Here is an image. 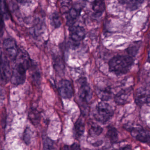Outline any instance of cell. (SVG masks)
Wrapping results in <instances>:
<instances>
[{"mask_svg": "<svg viewBox=\"0 0 150 150\" xmlns=\"http://www.w3.org/2000/svg\"><path fill=\"white\" fill-rule=\"evenodd\" d=\"M85 129V122L84 119L79 117L77 120L74 126V135L77 138H79L84 134Z\"/></svg>", "mask_w": 150, "mask_h": 150, "instance_id": "obj_14", "label": "cell"}, {"mask_svg": "<svg viewBox=\"0 0 150 150\" xmlns=\"http://www.w3.org/2000/svg\"><path fill=\"white\" fill-rule=\"evenodd\" d=\"M118 150H132V147L130 145H126L125 146L120 148Z\"/></svg>", "mask_w": 150, "mask_h": 150, "instance_id": "obj_28", "label": "cell"}, {"mask_svg": "<svg viewBox=\"0 0 150 150\" xmlns=\"http://www.w3.org/2000/svg\"><path fill=\"white\" fill-rule=\"evenodd\" d=\"M12 72L9 61L5 57L0 63V78L4 82H8L10 80Z\"/></svg>", "mask_w": 150, "mask_h": 150, "instance_id": "obj_11", "label": "cell"}, {"mask_svg": "<svg viewBox=\"0 0 150 150\" xmlns=\"http://www.w3.org/2000/svg\"><path fill=\"white\" fill-rule=\"evenodd\" d=\"M81 8L74 6L71 8L66 13V24L69 27L74 26L80 14Z\"/></svg>", "mask_w": 150, "mask_h": 150, "instance_id": "obj_12", "label": "cell"}, {"mask_svg": "<svg viewBox=\"0 0 150 150\" xmlns=\"http://www.w3.org/2000/svg\"><path fill=\"white\" fill-rule=\"evenodd\" d=\"M31 139V134L29 129L27 128L25 130L23 135V139L27 144H29L30 143Z\"/></svg>", "mask_w": 150, "mask_h": 150, "instance_id": "obj_26", "label": "cell"}, {"mask_svg": "<svg viewBox=\"0 0 150 150\" xmlns=\"http://www.w3.org/2000/svg\"><path fill=\"white\" fill-rule=\"evenodd\" d=\"M136 104L139 107L150 102V93L149 90L144 87H139L136 90L134 95Z\"/></svg>", "mask_w": 150, "mask_h": 150, "instance_id": "obj_9", "label": "cell"}, {"mask_svg": "<svg viewBox=\"0 0 150 150\" xmlns=\"http://www.w3.org/2000/svg\"><path fill=\"white\" fill-rule=\"evenodd\" d=\"M134 63V59L129 55H117L109 61V70L117 76L124 75L129 71Z\"/></svg>", "mask_w": 150, "mask_h": 150, "instance_id": "obj_2", "label": "cell"}, {"mask_svg": "<svg viewBox=\"0 0 150 150\" xmlns=\"http://www.w3.org/2000/svg\"><path fill=\"white\" fill-rule=\"evenodd\" d=\"M106 136L109 139L110 143L115 144L118 141V132L117 129L113 126H109L108 128Z\"/></svg>", "mask_w": 150, "mask_h": 150, "instance_id": "obj_16", "label": "cell"}, {"mask_svg": "<svg viewBox=\"0 0 150 150\" xmlns=\"http://www.w3.org/2000/svg\"><path fill=\"white\" fill-rule=\"evenodd\" d=\"M3 52H2V50H1V48H0V63L2 62V60L3 59Z\"/></svg>", "mask_w": 150, "mask_h": 150, "instance_id": "obj_30", "label": "cell"}, {"mask_svg": "<svg viewBox=\"0 0 150 150\" xmlns=\"http://www.w3.org/2000/svg\"><path fill=\"white\" fill-rule=\"evenodd\" d=\"M79 90L78 96L82 103L88 104L91 101L93 97V92L86 79L81 78L77 81Z\"/></svg>", "mask_w": 150, "mask_h": 150, "instance_id": "obj_4", "label": "cell"}, {"mask_svg": "<svg viewBox=\"0 0 150 150\" xmlns=\"http://www.w3.org/2000/svg\"><path fill=\"white\" fill-rule=\"evenodd\" d=\"M103 129L98 125H92L89 129V134L92 137L99 136L102 133Z\"/></svg>", "mask_w": 150, "mask_h": 150, "instance_id": "obj_24", "label": "cell"}, {"mask_svg": "<svg viewBox=\"0 0 150 150\" xmlns=\"http://www.w3.org/2000/svg\"><path fill=\"white\" fill-rule=\"evenodd\" d=\"M97 94L102 101H108L111 98V92L109 89H99Z\"/></svg>", "mask_w": 150, "mask_h": 150, "instance_id": "obj_22", "label": "cell"}, {"mask_svg": "<svg viewBox=\"0 0 150 150\" xmlns=\"http://www.w3.org/2000/svg\"><path fill=\"white\" fill-rule=\"evenodd\" d=\"M141 45V42L139 41L132 43L126 50V51L129 54V56L132 57L136 56L139 51Z\"/></svg>", "mask_w": 150, "mask_h": 150, "instance_id": "obj_17", "label": "cell"}, {"mask_svg": "<svg viewBox=\"0 0 150 150\" xmlns=\"http://www.w3.org/2000/svg\"><path fill=\"white\" fill-rule=\"evenodd\" d=\"M133 90L132 88L121 89L114 97L115 102L118 105H124L129 103L132 99Z\"/></svg>", "mask_w": 150, "mask_h": 150, "instance_id": "obj_7", "label": "cell"}, {"mask_svg": "<svg viewBox=\"0 0 150 150\" xmlns=\"http://www.w3.org/2000/svg\"><path fill=\"white\" fill-rule=\"evenodd\" d=\"M9 16L8 5L6 1H0V16L3 19H8Z\"/></svg>", "mask_w": 150, "mask_h": 150, "instance_id": "obj_20", "label": "cell"}, {"mask_svg": "<svg viewBox=\"0 0 150 150\" xmlns=\"http://www.w3.org/2000/svg\"><path fill=\"white\" fill-rule=\"evenodd\" d=\"M15 61L16 62L12 71L10 81L12 84L17 86L25 82L27 71L30 67L32 61L28 53L22 51L19 52Z\"/></svg>", "mask_w": 150, "mask_h": 150, "instance_id": "obj_1", "label": "cell"}, {"mask_svg": "<svg viewBox=\"0 0 150 150\" xmlns=\"http://www.w3.org/2000/svg\"><path fill=\"white\" fill-rule=\"evenodd\" d=\"M125 129L129 132L131 135L138 141L143 143L149 144L150 133L147 130L144 129L140 125L131 126L126 125Z\"/></svg>", "mask_w": 150, "mask_h": 150, "instance_id": "obj_5", "label": "cell"}, {"mask_svg": "<svg viewBox=\"0 0 150 150\" xmlns=\"http://www.w3.org/2000/svg\"><path fill=\"white\" fill-rule=\"evenodd\" d=\"M92 5L94 15L96 17H100L106 9L105 2L103 1H95Z\"/></svg>", "mask_w": 150, "mask_h": 150, "instance_id": "obj_13", "label": "cell"}, {"mask_svg": "<svg viewBox=\"0 0 150 150\" xmlns=\"http://www.w3.org/2000/svg\"><path fill=\"white\" fill-rule=\"evenodd\" d=\"M4 28H5L4 19L0 16V41L3 37L4 33Z\"/></svg>", "mask_w": 150, "mask_h": 150, "instance_id": "obj_27", "label": "cell"}, {"mask_svg": "<svg viewBox=\"0 0 150 150\" xmlns=\"http://www.w3.org/2000/svg\"><path fill=\"white\" fill-rule=\"evenodd\" d=\"M29 118L34 125L38 124L40 122L41 118L39 112L35 109H32L30 111Z\"/></svg>", "mask_w": 150, "mask_h": 150, "instance_id": "obj_23", "label": "cell"}, {"mask_svg": "<svg viewBox=\"0 0 150 150\" xmlns=\"http://www.w3.org/2000/svg\"><path fill=\"white\" fill-rule=\"evenodd\" d=\"M60 150H81L80 146L79 144L76 143H74L71 145H64L61 147Z\"/></svg>", "mask_w": 150, "mask_h": 150, "instance_id": "obj_25", "label": "cell"}, {"mask_svg": "<svg viewBox=\"0 0 150 150\" xmlns=\"http://www.w3.org/2000/svg\"><path fill=\"white\" fill-rule=\"evenodd\" d=\"M120 4L124 6L128 10L135 11L138 9L144 2V1H119Z\"/></svg>", "mask_w": 150, "mask_h": 150, "instance_id": "obj_15", "label": "cell"}, {"mask_svg": "<svg viewBox=\"0 0 150 150\" xmlns=\"http://www.w3.org/2000/svg\"><path fill=\"white\" fill-rule=\"evenodd\" d=\"M4 96V90L3 88L0 86V99L3 98Z\"/></svg>", "mask_w": 150, "mask_h": 150, "instance_id": "obj_29", "label": "cell"}, {"mask_svg": "<svg viewBox=\"0 0 150 150\" xmlns=\"http://www.w3.org/2000/svg\"><path fill=\"white\" fill-rule=\"evenodd\" d=\"M30 68H31V75L32 79L36 83H38L41 79V74L39 68L36 65L33 63H32Z\"/></svg>", "mask_w": 150, "mask_h": 150, "instance_id": "obj_19", "label": "cell"}, {"mask_svg": "<svg viewBox=\"0 0 150 150\" xmlns=\"http://www.w3.org/2000/svg\"><path fill=\"white\" fill-rule=\"evenodd\" d=\"M43 145L44 150H57L54 141L47 137L44 138Z\"/></svg>", "mask_w": 150, "mask_h": 150, "instance_id": "obj_21", "label": "cell"}, {"mask_svg": "<svg viewBox=\"0 0 150 150\" xmlns=\"http://www.w3.org/2000/svg\"><path fill=\"white\" fill-rule=\"evenodd\" d=\"M3 49L5 57L11 61H15L16 59L19 50L15 40L11 38L5 39L3 42Z\"/></svg>", "mask_w": 150, "mask_h": 150, "instance_id": "obj_6", "label": "cell"}, {"mask_svg": "<svg viewBox=\"0 0 150 150\" xmlns=\"http://www.w3.org/2000/svg\"><path fill=\"white\" fill-rule=\"evenodd\" d=\"M114 110L109 103L103 101L99 103L93 110L96 120L102 124L108 122L114 115Z\"/></svg>", "mask_w": 150, "mask_h": 150, "instance_id": "obj_3", "label": "cell"}, {"mask_svg": "<svg viewBox=\"0 0 150 150\" xmlns=\"http://www.w3.org/2000/svg\"><path fill=\"white\" fill-rule=\"evenodd\" d=\"M69 35L73 42H79L83 40L86 36V31L83 27L74 26L69 27Z\"/></svg>", "mask_w": 150, "mask_h": 150, "instance_id": "obj_10", "label": "cell"}, {"mask_svg": "<svg viewBox=\"0 0 150 150\" xmlns=\"http://www.w3.org/2000/svg\"><path fill=\"white\" fill-rule=\"evenodd\" d=\"M50 22L52 26L55 28H59L62 24L61 18L57 12H55L51 15L50 16Z\"/></svg>", "mask_w": 150, "mask_h": 150, "instance_id": "obj_18", "label": "cell"}, {"mask_svg": "<svg viewBox=\"0 0 150 150\" xmlns=\"http://www.w3.org/2000/svg\"><path fill=\"white\" fill-rule=\"evenodd\" d=\"M58 91L61 97L64 99H70L73 96L74 91L71 81L68 80L63 79L58 84Z\"/></svg>", "mask_w": 150, "mask_h": 150, "instance_id": "obj_8", "label": "cell"}]
</instances>
